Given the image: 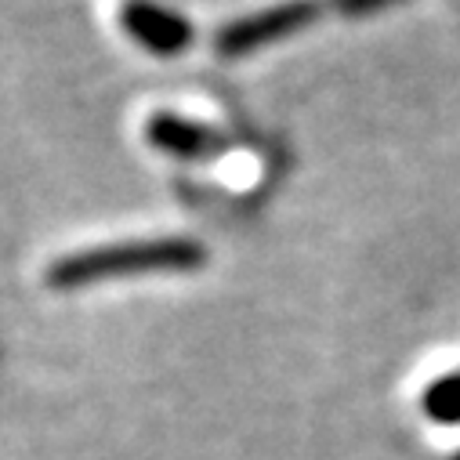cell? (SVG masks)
I'll return each instance as SVG.
<instances>
[{
  "instance_id": "cell-3",
  "label": "cell",
  "mask_w": 460,
  "mask_h": 460,
  "mask_svg": "<svg viewBox=\"0 0 460 460\" xmlns=\"http://www.w3.org/2000/svg\"><path fill=\"white\" fill-rule=\"evenodd\" d=\"M142 142L174 164H214L228 153V138L178 109H153L142 120Z\"/></svg>"
},
{
  "instance_id": "cell-1",
  "label": "cell",
  "mask_w": 460,
  "mask_h": 460,
  "mask_svg": "<svg viewBox=\"0 0 460 460\" xmlns=\"http://www.w3.org/2000/svg\"><path fill=\"white\" fill-rule=\"evenodd\" d=\"M207 247L192 236H142L120 243H94L55 258L44 272L51 290H84L138 276H192L207 269Z\"/></svg>"
},
{
  "instance_id": "cell-4",
  "label": "cell",
  "mask_w": 460,
  "mask_h": 460,
  "mask_svg": "<svg viewBox=\"0 0 460 460\" xmlns=\"http://www.w3.org/2000/svg\"><path fill=\"white\" fill-rule=\"evenodd\" d=\"M117 26L138 51L164 62L185 55L196 44V26L160 0H124L117 8Z\"/></svg>"
},
{
  "instance_id": "cell-2",
  "label": "cell",
  "mask_w": 460,
  "mask_h": 460,
  "mask_svg": "<svg viewBox=\"0 0 460 460\" xmlns=\"http://www.w3.org/2000/svg\"><path fill=\"white\" fill-rule=\"evenodd\" d=\"M323 0H279V4L265 8V12H251L243 19L225 22L214 37V51L221 58H243L254 55L261 48H272L294 33H301L305 26H312L323 15Z\"/></svg>"
},
{
  "instance_id": "cell-6",
  "label": "cell",
  "mask_w": 460,
  "mask_h": 460,
  "mask_svg": "<svg viewBox=\"0 0 460 460\" xmlns=\"http://www.w3.org/2000/svg\"><path fill=\"white\" fill-rule=\"evenodd\" d=\"M388 4H395V0H330V8H337L341 15H370Z\"/></svg>"
},
{
  "instance_id": "cell-5",
  "label": "cell",
  "mask_w": 460,
  "mask_h": 460,
  "mask_svg": "<svg viewBox=\"0 0 460 460\" xmlns=\"http://www.w3.org/2000/svg\"><path fill=\"white\" fill-rule=\"evenodd\" d=\"M424 413L438 424H460V374H449L424 392Z\"/></svg>"
}]
</instances>
